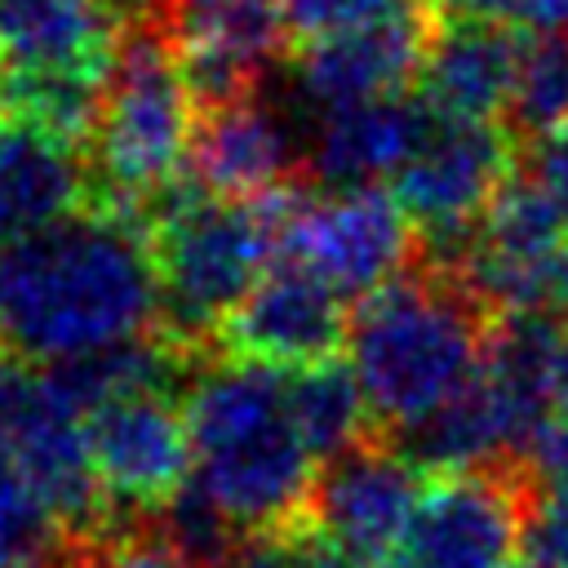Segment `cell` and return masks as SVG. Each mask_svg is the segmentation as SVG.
<instances>
[{
  "label": "cell",
  "instance_id": "23",
  "mask_svg": "<svg viewBox=\"0 0 568 568\" xmlns=\"http://www.w3.org/2000/svg\"><path fill=\"white\" fill-rule=\"evenodd\" d=\"M528 568H568V488H537L524 528Z\"/></svg>",
  "mask_w": 568,
  "mask_h": 568
},
{
  "label": "cell",
  "instance_id": "20",
  "mask_svg": "<svg viewBox=\"0 0 568 568\" xmlns=\"http://www.w3.org/2000/svg\"><path fill=\"white\" fill-rule=\"evenodd\" d=\"M559 124H568V31L528 40L519 84L506 111V129L519 142V151L555 133Z\"/></svg>",
  "mask_w": 568,
  "mask_h": 568
},
{
  "label": "cell",
  "instance_id": "24",
  "mask_svg": "<svg viewBox=\"0 0 568 568\" xmlns=\"http://www.w3.org/2000/svg\"><path fill=\"white\" fill-rule=\"evenodd\" d=\"M390 4L395 0H284V22H288V36L293 40L311 44V40L351 31V27L377 18Z\"/></svg>",
  "mask_w": 568,
  "mask_h": 568
},
{
  "label": "cell",
  "instance_id": "6",
  "mask_svg": "<svg viewBox=\"0 0 568 568\" xmlns=\"http://www.w3.org/2000/svg\"><path fill=\"white\" fill-rule=\"evenodd\" d=\"M413 217L382 186H324L320 195L284 191L280 257L302 262L342 297L364 302L399 280L417 253Z\"/></svg>",
  "mask_w": 568,
  "mask_h": 568
},
{
  "label": "cell",
  "instance_id": "14",
  "mask_svg": "<svg viewBox=\"0 0 568 568\" xmlns=\"http://www.w3.org/2000/svg\"><path fill=\"white\" fill-rule=\"evenodd\" d=\"M191 173L204 191L231 200H266L306 178V129L257 93L200 111Z\"/></svg>",
  "mask_w": 568,
  "mask_h": 568
},
{
  "label": "cell",
  "instance_id": "5",
  "mask_svg": "<svg viewBox=\"0 0 568 568\" xmlns=\"http://www.w3.org/2000/svg\"><path fill=\"white\" fill-rule=\"evenodd\" d=\"M195 111L164 31L155 22L124 27L89 129V155L111 186V204L160 200L173 191V178L191 164Z\"/></svg>",
  "mask_w": 568,
  "mask_h": 568
},
{
  "label": "cell",
  "instance_id": "10",
  "mask_svg": "<svg viewBox=\"0 0 568 568\" xmlns=\"http://www.w3.org/2000/svg\"><path fill=\"white\" fill-rule=\"evenodd\" d=\"M422 488V466L399 444H390V435L373 430L320 466L306 528L346 559L364 568H386L417 510Z\"/></svg>",
  "mask_w": 568,
  "mask_h": 568
},
{
  "label": "cell",
  "instance_id": "13",
  "mask_svg": "<svg viewBox=\"0 0 568 568\" xmlns=\"http://www.w3.org/2000/svg\"><path fill=\"white\" fill-rule=\"evenodd\" d=\"M226 351L266 368H311L337 359L351 333L346 297L293 257H280L217 328Z\"/></svg>",
  "mask_w": 568,
  "mask_h": 568
},
{
  "label": "cell",
  "instance_id": "22",
  "mask_svg": "<svg viewBox=\"0 0 568 568\" xmlns=\"http://www.w3.org/2000/svg\"><path fill=\"white\" fill-rule=\"evenodd\" d=\"M448 18L501 22L524 36H559L568 31V0H439Z\"/></svg>",
  "mask_w": 568,
  "mask_h": 568
},
{
  "label": "cell",
  "instance_id": "30",
  "mask_svg": "<svg viewBox=\"0 0 568 568\" xmlns=\"http://www.w3.org/2000/svg\"><path fill=\"white\" fill-rule=\"evenodd\" d=\"M0 568H9V564H4V559H0Z\"/></svg>",
  "mask_w": 568,
  "mask_h": 568
},
{
  "label": "cell",
  "instance_id": "4",
  "mask_svg": "<svg viewBox=\"0 0 568 568\" xmlns=\"http://www.w3.org/2000/svg\"><path fill=\"white\" fill-rule=\"evenodd\" d=\"M280 213L284 191L266 200H231L195 182L160 195L151 253L160 271L164 333L195 346L226 324L271 257H280Z\"/></svg>",
  "mask_w": 568,
  "mask_h": 568
},
{
  "label": "cell",
  "instance_id": "27",
  "mask_svg": "<svg viewBox=\"0 0 568 568\" xmlns=\"http://www.w3.org/2000/svg\"><path fill=\"white\" fill-rule=\"evenodd\" d=\"M524 173L550 195V204L568 217V124H559L555 133L528 142L524 151Z\"/></svg>",
  "mask_w": 568,
  "mask_h": 568
},
{
  "label": "cell",
  "instance_id": "12",
  "mask_svg": "<svg viewBox=\"0 0 568 568\" xmlns=\"http://www.w3.org/2000/svg\"><path fill=\"white\" fill-rule=\"evenodd\" d=\"M155 27L200 111L257 93L288 36L284 0H169Z\"/></svg>",
  "mask_w": 568,
  "mask_h": 568
},
{
  "label": "cell",
  "instance_id": "7",
  "mask_svg": "<svg viewBox=\"0 0 568 568\" xmlns=\"http://www.w3.org/2000/svg\"><path fill=\"white\" fill-rule=\"evenodd\" d=\"M532 497L519 462L435 470L386 568H515Z\"/></svg>",
  "mask_w": 568,
  "mask_h": 568
},
{
  "label": "cell",
  "instance_id": "3",
  "mask_svg": "<svg viewBox=\"0 0 568 568\" xmlns=\"http://www.w3.org/2000/svg\"><path fill=\"white\" fill-rule=\"evenodd\" d=\"M182 404L195 444L191 484L213 510L240 537L297 528L320 479V457L288 413V377L253 359L204 364Z\"/></svg>",
  "mask_w": 568,
  "mask_h": 568
},
{
  "label": "cell",
  "instance_id": "1",
  "mask_svg": "<svg viewBox=\"0 0 568 568\" xmlns=\"http://www.w3.org/2000/svg\"><path fill=\"white\" fill-rule=\"evenodd\" d=\"M164 328L151 231L124 204L80 209L0 248V346L71 364Z\"/></svg>",
  "mask_w": 568,
  "mask_h": 568
},
{
  "label": "cell",
  "instance_id": "28",
  "mask_svg": "<svg viewBox=\"0 0 568 568\" xmlns=\"http://www.w3.org/2000/svg\"><path fill=\"white\" fill-rule=\"evenodd\" d=\"M120 27H142V22H160L169 0H98Z\"/></svg>",
  "mask_w": 568,
  "mask_h": 568
},
{
  "label": "cell",
  "instance_id": "31",
  "mask_svg": "<svg viewBox=\"0 0 568 568\" xmlns=\"http://www.w3.org/2000/svg\"><path fill=\"white\" fill-rule=\"evenodd\" d=\"M524 568H528V564H524Z\"/></svg>",
  "mask_w": 568,
  "mask_h": 568
},
{
  "label": "cell",
  "instance_id": "26",
  "mask_svg": "<svg viewBox=\"0 0 568 568\" xmlns=\"http://www.w3.org/2000/svg\"><path fill=\"white\" fill-rule=\"evenodd\" d=\"M524 470L537 488H568V408H555L524 453Z\"/></svg>",
  "mask_w": 568,
  "mask_h": 568
},
{
  "label": "cell",
  "instance_id": "19",
  "mask_svg": "<svg viewBox=\"0 0 568 568\" xmlns=\"http://www.w3.org/2000/svg\"><path fill=\"white\" fill-rule=\"evenodd\" d=\"M288 413H293L306 448L320 457V466L333 462L337 453H346L351 444H359L364 430L373 426L355 373L342 368L337 359L311 364V368H293V377H288Z\"/></svg>",
  "mask_w": 568,
  "mask_h": 568
},
{
  "label": "cell",
  "instance_id": "9",
  "mask_svg": "<svg viewBox=\"0 0 568 568\" xmlns=\"http://www.w3.org/2000/svg\"><path fill=\"white\" fill-rule=\"evenodd\" d=\"M84 430L93 475L111 506L155 515L195 475L186 404L173 399V386L115 390L89 408Z\"/></svg>",
  "mask_w": 568,
  "mask_h": 568
},
{
  "label": "cell",
  "instance_id": "15",
  "mask_svg": "<svg viewBox=\"0 0 568 568\" xmlns=\"http://www.w3.org/2000/svg\"><path fill=\"white\" fill-rule=\"evenodd\" d=\"M120 36L98 0H0V67L9 80L102 84Z\"/></svg>",
  "mask_w": 568,
  "mask_h": 568
},
{
  "label": "cell",
  "instance_id": "8",
  "mask_svg": "<svg viewBox=\"0 0 568 568\" xmlns=\"http://www.w3.org/2000/svg\"><path fill=\"white\" fill-rule=\"evenodd\" d=\"M515 155L519 142L506 124L430 111L417 146L390 178V195L404 204L413 226L462 248L501 186L515 178Z\"/></svg>",
  "mask_w": 568,
  "mask_h": 568
},
{
  "label": "cell",
  "instance_id": "2",
  "mask_svg": "<svg viewBox=\"0 0 568 568\" xmlns=\"http://www.w3.org/2000/svg\"><path fill=\"white\" fill-rule=\"evenodd\" d=\"M493 320L444 262L368 293L351 315L346 351L373 430L399 439L457 399L484 364Z\"/></svg>",
  "mask_w": 568,
  "mask_h": 568
},
{
  "label": "cell",
  "instance_id": "11",
  "mask_svg": "<svg viewBox=\"0 0 568 568\" xmlns=\"http://www.w3.org/2000/svg\"><path fill=\"white\" fill-rule=\"evenodd\" d=\"M435 36V9L426 0H395L377 18L311 40L297 53L293 98L306 115H324L355 102L399 98L422 80V62Z\"/></svg>",
  "mask_w": 568,
  "mask_h": 568
},
{
  "label": "cell",
  "instance_id": "25",
  "mask_svg": "<svg viewBox=\"0 0 568 568\" xmlns=\"http://www.w3.org/2000/svg\"><path fill=\"white\" fill-rule=\"evenodd\" d=\"M217 568H324L315 537L306 524L284 528V532H266V537H248L235 546L231 559H222Z\"/></svg>",
  "mask_w": 568,
  "mask_h": 568
},
{
  "label": "cell",
  "instance_id": "21",
  "mask_svg": "<svg viewBox=\"0 0 568 568\" xmlns=\"http://www.w3.org/2000/svg\"><path fill=\"white\" fill-rule=\"evenodd\" d=\"M67 568H209V564L146 515V524H133L124 532H102L75 546Z\"/></svg>",
  "mask_w": 568,
  "mask_h": 568
},
{
  "label": "cell",
  "instance_id": "17",
  "mask_svg": "<svg viewBox=\"0 0 568 568\" xmlns=\"http://www.w3.org/2000/svg\"><path fill=\"white\" fill-rule=\"evenodd\" d=\"M80 146L27 115L0 124V248L80 213L89 191Z\"/></svg>",
  "mask_w": 568,
  "mask_h": 568
},
{
  "label": "cell",
  "instance_id": "16",
  "mask_svg": "<svg viewBox=\"0 0 568 568\" xmlns=\"http://www.w3.org/2000/svg\"><path fill=\"white\" fill-rule=\"evenodd\" d=\"M524 31L479 18H444L435 22L426 62H422V98L439 115L457 120H506L519 67H524Z\"/></svg>",
  "mask_w": 568,
  "mask_h": 568
},
{
  "label": "cell",
  "instance_id": "18",
  "mask_svg": "<svg viewBox=\"0 0 568 568\" xmlns=\"http://www.w3.org/2000/svg\"><path fill=\"white\" fill-rule=\"evenodd\" d=\"M426 98H377L311 115L306 129V178L320 186H377L395 178L426 129Z\"/></svg>",
  "mask_w": 568,
  "mask_h": 568
},
{
  "label": "cell",
  "instance_id": "29",
  "mask_svg": "<svg viewBox=\"0 0 568 568\" xmlns=\"http://www.w3.org/2000/svg\"><path fill=\"white\" fill-rule=\"evenodd\" d=\"M4 111H9V75L0 67V124H4Z\"/></svg>",
  "mask_w": 568,
  "mask_h": 568
}]
</instances>
